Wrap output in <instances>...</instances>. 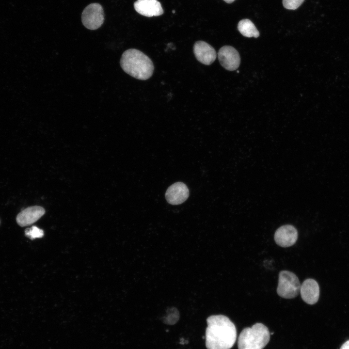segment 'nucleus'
<instances>
[{"label":"nucleus","instance_id":"1","mask_svg":"<svg viewBox=\"0 0 349 349\" xmlns=\"http://www.w3.org/2000/svg\"><path fill=\"white\" fill-rule=\"evenodd\" d=\"M206 346L207 349H230L237 338V330L230 319L222 315L206 319Z\"/></svg>","mask_w":349,"mask_h":349},{"label":"nucleus","instance_id":"2","mask_svg":"<svg viewBox=\"0 0 349 349\" xmlns=\"http://www.w3.org/2000/svg\"><path fill=\"white\" fill-rule=\"evenodd\" d=\"M120 63L126 73L140 80L149 79L154 72V67L151 60L144 53L135 48L124 51Z\"/></svg>","mask_w":349,"mask_h":349},{"label":"nucleus","instance_id":"3","mask_svg":"<svg viewBox=\"0 0 349 349\" xmlns=\"http://www.w3.org/2000/svg\"><path fill=\"white\" fill-rule=\"evenodd\" d=\"M270 333L264 324L256 323L252 327L244 328L238 341V349H263L269 343Z\"/></svg>","mask_w":349,"mask_h":349},{"label":"nucleus","instance_id":"4","mask_svg":"<svg viewBox=\"0 0 349 349\" xmlns=\"http://www.w3.org/2000/svg\"><path fill=\"white\" fill-rule=\"evenodd\" d=\"M300 284L297 276L288 270H282L279 274L278 295L285 299H292L300 292Z\"/></svg>","mask_w":349,"mask_h":349},{"label":"nucleus","instance_id":"5","mask_svg":"<svg viewBox=\"0 0 349 349\" xmlns=\"http://www.w3.org/2000/svg\"><path fill=\"white\" fill-rule=\"evenodd\" d=\"M81 20L83 25L89 30L98 29L104 20V14L101 5L94 3L86 6L82 12Z\"/></svg>","mask_w":349,"mask_h":349},{"label":"nucleus","instance_id":"6","mask_svg":"<svg viewBox=\"0 0 349 349\" xmlns=\"http://www.w3.org/2000/svg\"><path fill=\"white\" fill-rule=\"evenodd\" d=\"M218 57L221 65L229 71L236 70L240 63L239 53L231 46L222 47L218 53Z\"/></svg>","mask_w":349,"mask_h":349},{"label":"nucleus","instance_id":"7","mask_svg":"<svg viewBox=\"0 0 349 349\" xmlns=\"http://www.w3.org/2000/svg\"><path fill=\"white\" fill-rule=\"evenodd\" d=\"M298 231L292 225H285L279 227L274 234V240L279 246L288 247L294 245L298 238Z\"/></svg>","mask_w":349,"mask_h":349},{"label":"nucleus","instance_id":"8","mask_svg":"<svg viewBox=\"0 0 349 349\" xmlns=\"http://www.w3.org/2000/svg\"><path fill=\"white\" fill-rule=\"evenodd\" d=\"M193 53L196 59L201 63L209 65L212 63L217 57L215 49L207 43L198 41L193 46Z\"/></svg>","mask_w":349,"mask_h":349},{"label":"nucleus","instance_id":"9","mask_svg":"<svg viewBox=\"0 0 349 349\" xmlns=\"http://www.w3.org/2000/svg\"><path fill=\"white\" fill-rule=\"evenodd\" d=\"M189 196L187 186L182 182H176L170 186L167 190L165 198L171 205L181 204L185 202Z\"/></svg>","mask_w":349,"mask_h":349},{"label":"nucleus","instance_id":"10","mask_svg":"<svg viewBox=\"0 0 349 349\" xmlns=\"http://www.w3.org/2000/svg\"><path fill=\"white\" fill-rule=\"evenodd\" d=\"M134 7L137 13L147 17L157 16L163 13L161 4L157 0H137Z\"/></svg>","mask_w":349,"mask_h":349},{"label":"nucleus","instance_id":"11","mask_svg":"<svg viewBox=\"0 0 349 349\" xmlns=\"http://www.w3.org/2000/svg\"><path fill=\"white\" fill-rule=\"evenodd\" d=\"M45 213L44 208L41 206H30L18 213L16 218V222L22 227L30 225L38 220Z\"/></svg>","mask_w":349,"mask_h":349},{"label":"nucleus","instance_id":"12","mask_svg":"<svg viewBox=\"0 0 349 349\" xmlns=\"http://www.w3.org/2000/svg\"><path fill=\"white\" fill-rule=\"evenodd\" d=\"M300 293L303 301L314 304L318 300L319 287L317 282L313 279H306L301 286Z\"/></svg>","mask_w":349,"mask_h":349},{"label":"nucleus","instance_id":"13","mask_svg":"<svg viewBox=\"0 0 349 349\" xmlns=\"http://www.w3.org/2000/svg\"><path fill=\"white\" fill-rule=\"evenodd\" d=\"M238 29L240 33L245 37L257 38L259 32L254 24L248 19H243L239 21Z\"/></svg>","mask_w":349,"mask_h":349},{"label":"nucleus","instance_id":"14","mask_svg":"<svg viewBox=\"0 0 349 349\" xmlns=\"http://www.w3.org/2000/svg\"><path fill=\"white\" fill-rule=\"evenodd\" d=\"M25 234L30 239H33L42 238L44 236V231L36 226H32L31 228L26 229Z\"/></svg>","mask_w":349,"mask_h":349},{"label":"nucleus","instance_id":"15","mask_svg":"<svg viewBox=\"0 0 349 349\" xmlns=\"http://www.w3.org/2000/svg\"><path fill=\"white\" fill-rule=\"evenodd\" d=\"M304 0H283L284 7L289 10H295L297 9L304 1Z\"/></svg>","mask_w":349,"mask_h":349},{"label":"nucleus","instance_id":"16","mask_svg":"<svg viewBox=\"0 0 349 349\" xmlns=\"http://www.w3.org/2000/svg\"><path fill=\"white\" fill-rule=\"evenodd\" d=\"M175 308L173 310H171V315H169L168 317L165 318L164 323L169 324H174L179 319V313Z\"/></svg>","mask_w":349,"mask_h":349},{"label":"nucleus","instance_id":"17","mask_svg":"<svg viewBox=\"0 0 349 349\" xmlns=\"http://www.w3.org/2000/svg\"><path fill=\"white\" fill-rule=\"evenodd\" d=\"M340 349H349V340L344 343L340 348Z\"/></svg>","mask_w":349,"mask_h":349},{"label":"nucleus","instance_id":"18","mask_svg":"<svg viewBox=\"0 0 349 349\" xmlns=\"http://www.w3.org/2000/svg\"><path fill=\"white\" fill-rule=\"evenodd\" d=\"M227 3H231L234 1L235 0H223Z\"/></svg>","mask_w":349,"mask_h":349},{"label":"nucleus","instance_id":"19","mask_svg":"<svg viewBox=\"0 0 349 349\" xmlns=\"http://www.w3.org/2000/svg\"><path fill=\"white\" fill-rule=\"evenodd\" d=\"M173 13H175V11L173 10Z\"/></svg>","mask_w":349,"mask_h":349}]
</instances>
